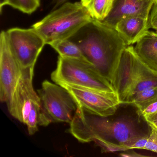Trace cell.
Segmentation results:
<instances>
[{
  "instance_id": "cell-1",
  "label": "cell",
  "mask_w": 157,
  "mask_h": 157,
  "mask_svg": "<svg viewBox=\"0 0 157 157\" xmlns=\"http://www.w3.org/2000/svg\"><path fill=\"white\" fill-rule=\"evenodd\" d=\"M68 39L112 84L121 56L128 47L116 29L92 19Z\"/></svg>"
},
{
  "instance_id": "cell-2",
  "label": "cell",
  "mask_w": 157,
  "mask_h": 157,
  "mask_svg": "<svg viewBox=\"0 0 157 157\" xmlns=\"http://www.w3.org/2000/svg\"><path fill=\"white\" fill-rule=\"evenodd\" d=\"M105 118L78 108L70 123V133L81 143H89L101 138L119 144L128 150L142 136L127 122H114Z\"/></svg>"
},
{
  "instance_id": "cell-3",
  "label": "cell",
  "mask_w": 157,
  "mask_h": 157,
  "mask_svg": "<svg viewBox=\"0 0 157 157\" xmlns=\"http://www.w3.org/2000/svg\"><path fill=\"white\" fill-rule=\"evenodd\" d=\"M120 104H132L137 94L157 86V73L138 57L134 46L124 50L112 83Z\"/></svg>"
},
{
  "instance_id": "cell-4",
  "label": "cell",
  "mask_w": 157,
  "mask_h": 157,
  "mask_svg": "<svg viewBox=\"0 0 157 157\" xmlns=\"http://www.w3.org/2000/svg\"><path fill=\"white\" fill-rule=\"evenodd\" d=\"M92 19L81 2H67L32 27L42 36L46 44L49 45L68 39Z\"/></svg>"
},
{
  "instance_id": "cell-5",
  "label": "cell",
  "mask_w": 157,
  "mask_h": 157,
  "mask_svg": "<svg viewBox=\"0 0 157 157\" xmlns=\"http://www.w3.org/2000/svg\"><path fill=\"white\" fill-rule=\"evenodd\" d=\"M57 84H67L85 89L116 92L111 82L94 65L87 61L59 56L57 67L51 75Z\"/></svg>"
},
{
  "instance_id": "cell-6",
  "label": "cell",
  "mask_w": 157,
  "mask_h": 157,
  "mask_svg": "<svg viewBox=\"0 0 157 157\" xmlns=\"http://www.w3.org/2000/svg\"><path fill=\"white\" fill-rule=\"evenodd\" d=\"M37 93L41 104L39 126H47L51 123H71L78 107L66 88L45 80Z\"/></svg>"
},
{
  "instance_id": "cell-7",
  "label": "cell",
  "mask_w": 157,
  "mask_h": 157,
  "mask_svg": "<svg viewBox=\"0 0 157 157\" xmlns=\"http://www.w3.org/2000/svg\"><path fill=\"white\" fill-rule=\"evenodd\" d=\"M73 97L79 109L91 114L107 117L114 114L120 105L116 92L102 91L61 84Z\"/></svg>"
},
{
  "instance_id": "cell-8",
  "label": "cell",
  "mask_w": 157,
  "mask_h": 157,
  "mask_svg": "<svg viewBox=\"0 0 157 157\" xmlns=\"http://www.w3.org/2000/svg\"><path fill=\"white\" fill-rule=\"evenodd\" d=\"M6 34L12 52L21 67L26 68L35 66L46 45L42 36L33 27L12 28Z\"/></svg>"
},
{
  "instance_id": "cell-9",
  "label": "cell",
  "mask_w": 157,
  "mask_h": 157,
  "mask_svg": "<svg viewBox=\"0 0 157 157\" xmlns=\"http://www.w3.org/2000/svg\"><path fill=\"white\" fill-rule=\"evenodd\" d=\"M9 45L6 32L0 34V100L8 105L22 73Z\"/></svg>"
},
{
  "instance_id": "cell-10",
  "label": "cell",
  "mask_w": 157,
  "mask_h": 157,
  "mask_svg": "<svg viewBox=\"0 0 157 157\" xmlns=\"http://www.w3.org/2000/svg\"><path fill=\"white\" fill-rule=\"evenodd\" d=\"M34 67L23 68L11 101L7 105L10 114L25 125L33 103L40 102L38 93L35 90L33 85Z\"/></svg>"
},
{
  "instance_id": "cell-11",
  "label": "cell",
  "mask_w": 157,
  "mask_h": 157,
  "mask_svg": "<svg viewBox=\"0 0 157 157\" xmlns=\"http://www.w3.org/2000/svg\"><path fill=\"white\" fill-rule=\"evenodd\" d=\"M155 0H115L113 9L102 22L114 28L122 19L139 16L148 20Z\"/></svg>"
},
{
  "instance_id": "cell-12",
  "label": "cell",
  "mask_w": 157,
  "mask_h": 157,
  "mask_svg": "<svg viewBox=\"0 0 157 157\" xmlns=\"http://www.w3.org/2000/svg\"><path fill=\"white\" fill-rule=\"evenodd\" d=\"M114 28L128 46L136 44L150 29L148 20L139 16L122 19L116 24Z\"/></svg>"
},
{
  "instance_id": "cell-13",
  "label": "cell",
  "mask_w": 157,
  "mask_h": 157,
  "mask_svg": "<svg viewBox=\"0 0 157 157\" xmlns=\"http://www.w3.org/2000/svg\"><path fill=\"white\" fill-rule=\"evenodd\" d=\"M134 49L140 60L157 73V34L149 30L135 44Z\"/></svg>"
},
{
  "instance_id": "cell-14",
  "label": "cell",
  "mask_w": 157,
  "mask_h": 157,
  "mask_svg": "<svg viewBox=\"0 0 157 157\" xmlns=\"http://www.w3.org/2000/svg\"><path fill=\"white\" fill-rule=\"evenodd\" d=\"M115 0H81V3L94 20L102 21L113 9Z\"/></svg>"
},
{
  "instance_id": "cell-15",
  "label": "cell",
  "mask_w": 157,
  "mask_h": 157,
  "mask_svg": "<svg viewBox=\"0 0 157 157\" xmlns=\"http://www.w3.org/2000/svg\"><path fill=\"white\" fill-rule=\"evenodd\" d=\"M49 45L56 50L60 56L89 62L83 56L79 48L69 39L55 41L51 43Z\"/></svg>"
},
{
  "instance_id": "cell-16",
  "label": "cell",
  "mask_w": 157,
  "mask_h": 157,
  "mask_svg": "<svg viewBox=\"0 0 157 157\" xmlns=\"http://www.w3.org/2000/svg\"><path fill=\"white\" fill-rule=\"evenodd\" d=\"M157 101V86L151 87L140 92L136 94L133 99L132 104L141 112L152 103Z\"/></svg>"
},
{
  "instance_id": "cell-17",
  "label": "cell",
  "mask_w": 157,
  "mask_h": 157,
  "mask_svg": "<svg viewBox=\"0 0 157 157\" xmlns=\"http://www.w3.org/2000/svg\"><path fill=\"white\" fill-rule=\"evenodd\" d=\"M7 5L31 14L40 7V0H7Z\"/></svg>"
},
{
  "instance_id": "cell-18",
  "label": "cell",
  "mask_w": 157,
  "mask_h": 157,
  "mask_svg": "<svg viewBox=\"0 0 157 157\" xmlns=\"http://www.w3.org/2000/svg\"><path fill=\"white\" fill-rule=\"evenodd\" d=\"M40 113V102L33 103L32 109L29 113L27 123L26 124L28 133L31 136L34 135L38 131Z\"/></svg>"
},
{
  "instance_id": "cell-19",
  "label": "cell",
  "mask_w": 157,
  "mask_h": 157,
  "mask_svg": "<svg viewBox=\"0 0 157 157\" xmlns=\"http://www.w3.org/2000/svg\"><path fill=\"white\" fill-rule=\"evenodd\" d=\"M94 142L100 147L102 152L125 151L127 149L119 144L101 138H96Z\"/></svg>"
},
{
  "instance_id": "cell-20",
  "label": "cell",
  "mask_w": 157,
  "mask_h": 157,
  "mask_svg": "<svg viewBox=\"0 0 157 157\" xmlns=\"http://www.w3.org/2000/svg\"><path fill=\"white\" fill-rule=\"evenodd\" d=\"M144 149L157 153V131L151 129Z\"/></svg>"
},
{
  "instance_id": "cell-21",
  "label": "cell",
  "mask_w": 157,
  "mask_h": 157,
  "mask_svg": "<svg viewBox=\"0 0 157 157\" xmlns=\"http://www.w3.org/2000/svg\"><path fill=\"white\" fill-rule=\"evenodd\" d=\"M149 29L153 30L157 34V0H155L148 18Z\"/></svg>"
},
{
  "instance_id": "cell-22",
  "label": "cell",
  "mask_w": 157,
  "mask_h": 157,
  "mask_svg": "<svg viewBox=\"0 0 157 157\" xmlns=\"http://www.w3.org/2000/svg\"><path fill=\"white\" fill-rule=\"evenodd\" d=\"M147 136H142L133 145L130 147V150L134 149H144L145 146L147 144Z\"/></svg>"
},
{
  "instance_id": "cell-23",
  "label": "cell",
  "mask_w": 157,
  "mask_h": 157,
  "mask_svg": "<svg viewBox=\"0 0 157 157\" xmlns=\"http://www.w3.org/2000/svg\"><path fill=\"white\" fill-rule=\"evenodd\" d=\"M157 112V101L152 103L146 107L142 112L140 114L143 116L151 114Z\"/></svg>"
},
{
  "instance_id": "cell-24",
  "label": "cell",
  "mask_w": 157,
  "mask_h": 157,
  "mask_svg": "<svg viewBox=\"0 0 157 157\" xmlns=\"http://www.w3.org/2000/svg\"><path fill=\"white\" fill-rule=\"evenodd\" d=\"M68 0H52V4L53 5V10L59 8V7L68 2Z\"/></svg>"
},
{
  "instance_id": "cell-25",
  "label": "cell",
  "mask_w": 157,
  "mask_h": 157,
  "mask_svg": "<svg viewBox=\"0 0 157 157\" xmlns=\"http://www.w3.org/2000/svg\"><path fill=\"white\" fill-rule=\"evenodd\" d=\"M120 156L125 157H145V155L139 154L134 151H130L127 153H121Z\"/></svg>"
},
{
  "instance_id": "cell-26",
  "label": "cell",
  "mask_w": 157,
  "mask_h": 157,
  "mask_svg": "<svg viewBox=\"0 0 157 157\" xmlns=\"http://www.w3.org/2000/svg\"><path fill=\"white\" fill-rule=\"evenodd\" d=\"M143 117L147 122L155 121L157 120V112L151 114L147 115Z\"/></svg>"
},
{
  "instance_id": "cell-27",
  "label": "cell",
  "mask_w": 157,
  "mask_h": 157,
  "mask_svg": "<svg viewBox=\"0 0 157 157\" xmlns=\"http://www.w3.org/2000/svg\"><path fill=\"white\" fill-rule=\"evenodd\" d=\"M147 123L148 125L151 128V129H153L157 131V120L147 122Z\"/></svg>"
},
{
  "instance_id": "cell-28",
  "label": "cell",
  "mask_w": 157,
  "mask_h": 157,
  "mask_svg": "<svg viewBox=\"0 0 157 157\" xmlns=\"http://www.w3.org/2000/svg\"><path fill=\"white\" fill-rule=\"evenodd\" d=\"M7 5V0H0V11L2 12V9L4 6Z\"/></svg>"
}]
</instances>
